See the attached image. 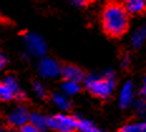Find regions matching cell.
I'll list each match as a JSON object with an SVG mask.
<instances>
[{
	"mask_svg": "<svg viewBox=\"0 0 146 132\" xmlns=\"http://www.w3.org/2000/svg\"><path fill=\"white\" fill-rule=\"evenodd\" d=\"M102 28L112 38H120L129 29V13L118 4H110L102 11Z\"/></svg>",
	"mask_w": 146,
	"mask_h": 132,
	"instance_id": "6da1fadb",
	"label": "cell"
},
{
	"mask_svg": "<svg viewBox=\"0 0 146 132\" xmlns=\"http://www.w3.org/2000/svg\"><path fill=\"white\" fill-rule=\"evenodd\" d=\"M86 88L92 96L97 98H108L115 87V77L112 72H107L102 78H97L93 76H88L84 78Z\"/></svg>",
	"mask_w": 146,
	"mask_h": 132,
	"instance_id": "7a4b0ae2",
	"label": "cell"
},
{
	"mask_svg": "<svg viewBox=\"0 0 146 132\" xmlns=\"http://www.w3.org/2000/svg\"><path fill=\"white\" fill-rule=\"evenodd\" d=\"M80 119L68 115H56L48 118V127L58 132H76L78 131Z\"/></svg>",
	"mask_w": 146,
	"mask_h": 132,
	"instance_id": "3957f363",
	"label": "cell"
},
{
	"mask_svg": "<svg viewBox=\"0 0 146 132\" xmlns=\"http://www.w3.org/2000/svg\"><path fill=\"white\" fill-rule=\"evenodd\" d=\"M27 50L34 57H43L47 53V44L40 35L35 33H27L23 38Z\"/></svg>",
	"mask_w": 146,
	"mask_h": 132,
	"instance_id": "277c9868",
	"label": "cell"
},
{
	"mask_svg": "<svg viewBox=\"0 0 146 132\" xmlns=\"http://www.w3.org/2000/svg\"><path fill=\"white\" fill-rule=\"evenodd\" d=\"M20 92L18 82L15 77L9 76L0 83V99L1 101H10L17 97V94Z\"/></svg>",
	"mask_w": 146,
	"mask_h": 132,
	"instance_id": "5b68a950",
	"label": "cell"
},
{
	"mask_svg": "<svg viewBox=\"0 0 146 132\" xmlns=\"http://www.w3.org/2000/svg\"><path fill=\"white\" fill-rule=\"evenodd\" d=\"M60 66L58 62H56L52 58H43L39 62L38 70L40 73V76L45 77V78H54V77L60 74Z\"/></svg>",
	"mask_w": 146,
	"mask_h": 132,
	"instance_id": "8992f818",
	"label": "cell"
},
{
	"mask_svg": "<svg viewBox=\"0 0 146 132\" xmlns=\"http://www.w3.org/2000/svg\"><path fill=\"white\" fill-rule=\"evenodd\" d=\"M29 118H30V115H29L28 109L24 108V107H22V106H19L9 113L8 122H9V125L14 126V127H17V126L22 127V126L28 123Z\"/></svg>",
	"mask_w": 146,
	"mask_h": 132,
	"instance_id": "52a82bcc",
	"label": "cell"
},
{
	"mask_svg": "<svg viewBox=\"0 0 146 132\" xmlns=\"http://www.w3.org/2000/svg\"><path fill=\"white\" fill-rule=\"evenodd\" d=\"M60 76L64 78V81L67 82H76V83H80V82L84 81V73L81 68H78L77 66H73V64H68V66L62 67L60 69Z\"/></svg>",
	"mask_w": 146,
	"mask_h": 132,
	"instance_id": "ba28073f",
	"label": "cell"
},
{
	"mask_svg": "<svg viewBox=\"0 0 146 132\" xmlns=\"http://www.w3.org/2000/svg\"><path fill=\"white\" fill-rule=\"evenodd\" d=\"M123 8L129 14H142L146 11V0H125Z\"/></svg>",
	"mask_w": 146,
	"mask_h": 132,
	"instance_id": "9c48e42d",
	"label": "cell"
},
{
	"mask_svg": "<svg viewBox=\"0 0 146 132\" xmlns=\"http://www.w3.org/2000/svg\"><path fill=\"white\" fill-rule=\"evenodd\" d=\"M146 40V28H139L131 36V44L133 48H140Z\"/></svg>",
	"mask_w": 146,
	"mask_h": 132,
	"instance_id": "30bf717a",
	"label": "cell"
},
{
	"mask_svg": "<svg viewBox=\"0 0 146 132\" xmlns=\"http://www.w3.org/2000/svg\"><path fill=\"white\" fill-rule=\"evenodd\" d=\"M29 121H30V123L34 125L39 131L48 127V118H45L44 116L39 115V113H33V115H30Z\"/></svg>",
	"mask_w": 146,
	"mask_h": 132,
	"instance_id": "8fae6325",
	"label": "cell"
},
{
	"mask_svg": "<svg viewBox=\"0 0 146 132\" xmlns=\"http://www.w3.org/2000/svg\"><path fill=\"white\" fill-rule=\"evenodd\" d=\"M131 98H132V86L131 83H126L122 90V93H121V106L126 107L129 106V103L131 102Z\"/></svg>",
	"mask_w": 146,
	"mask_h": 132,
	"instance_id": "7c38bea8",
	"label": "cell"
},
{
	"mask_svg": "<svg viewBox=\"0 0 146 132\" xmlns=\"http://www.w3.org/2000/svg\"><path fill=\"white\" fill-rule=\"evenodd\" d=\"M118 132H146V121L126 125L122 128H120Z\"/></svg>",
	"mask_w": 146,
	"mask_h": 132,
	"instance_id": "4fadbf2b",
	"label": "cell"
},
{
	"mask_svg": "<svg viewBox=\"0 0 146 132\" xmlns=\"http://www.w3.org/2000/svg\"><path fill=\"white\" fill-rule=\"evenodd\" d=\"M78 131L80 132H102L100 128H97L92 122L86 121V119H80V123H78Z\"/></svg>",
	"mask_w": 146,
	"mask_h": 132,
	"instance_id": "5bb4252c",
	"label": "cell"
},
{
	"mask_svg": "<svg viewBox=\"0 0 146 132\" xmlns=\"http://www.w3.org/2000/svg\"><path fill=\"white\" fill-rule=\"evenodd\" d=\"M62 90L66 94H76L77 92H80L81 87L78 83L76 82H67L64 81V83L62 84Z\"/></svg>",
	"mask_w": 146,
	"mask_h": 132,
	"instance_id": "9a60e30c",
	"label": "cell"
},
{
	"mask_svg": "<svg viewBox=\"0 0 146 132\" xmlns=\"http://www.w3.org/2000/svg\"><path fill=\"white\" fill-rule=\"evenodd\" d=\"M52 99L56 103V106L60 107V108H64V109L69 108V101L67 99L66 96H63V94H53Z\"/></svg>",
	"mask_w": 146,
	"mask_h": 132,
	"instance_id": "2e32d148",
	"label": "cell"
},
{
	"mask_svg": "<svg viewBox=\"0 0 146 132\" xmlns=\"http://www.w3.org/2000/svg\"><path fill=\"white\" fill-rule=\"evenodd\" d=\"M20 132H40V131H39L34 125L27 123V125H24V126L20 127Z\"/></svg>",
	"mask_w": 146,
	"mask_h": 132,
	"instance_id": "e0dca14e",
	"label": "cell"
},
{
	"mask_svg": "<svg viewBox=\"0 0 146 132\" xmlns=\"http://www.w3.org/2000/svg\"><path fill=\"white\" fill-rule=\"evenodd\" d=\"M34 91L38 93L39 97H45V90H44V87L40 83H38V82H35V83H34Z\"/></svg>",
	"mask_w": 146,
	"mask_h": 132,
	"instance_id": "ac0fdd59",
	"label": "cell"
},
{
	"mask_svg": "<svg viewBox=\"0 0 146 132\" xmlns=\"http://www.w3.org/2000/svg\"><path fill=\"white\" fill-rule=\"evenodd\" d=\"M90 1H91V0H69V3H71V4H73L74 7H78V8L84 7V5H87Z\"/></svg>",
	"mask_w": 146,
	"mask_h": 132,
	"instance_id": "d6986e66",
	"label": "cell"
},
{
	"mask_svg": "<svg viewBox=\"0 0 146 132\" xmlns=\"http://www.w3.org/2000/svg\"><path fill=\"white\" fill-rule=\"evenodd\" d=\"M5 64H7V58H5V56L1 53V52H0V70L4 68Z\"/></svg>",
	"mask_w": 146,
	"mask_h": 132,
	"instance_id": "ffe728a7",
	"label": "cell"
},
{
	"mask_svg": "<svg viewBox=\"0 0 146 132\" xmlns=\"http://www.w3.org/2000/svg\"><path fill=\"white\" fill-rule=\"evenodd\" d=\"M141 93H142V96L146 97V77H145V79H144V87H142Z\"/></svg>",
	"mask_w": 146,
	"mask_h": 132,
	"instance_id": "44dd1931",
	"label": "cell"
},
{
	"mask_svg": "<svg viewBox=\"0 0 146 132\" xmlns=\"http://www.w3.org/2000/svg\"><path fill=\"white\" fill-rule=\"evenodd\" d=\"M7 132H20V130L18 131V130H15V128H10V130H8Z\"/></svg>",
	"mask_w": 146,
	"mask_h": 132,
	"instance_id": "7402d4cb",
	"label": "cell"
},
{
	"mask_svg": "<svg viewBox=\"0 0 146 132\" xmlns=\"http://www.w3.org/2000/svg\"><path fill=\"white\" fill-rule=\"evenodd\" d=\"M0 132H4V130H3V127L0 126Z\"/></svg>",
	"mask_w": 146,
	"mask_h": 132,
	"instance_id": "603a6c76",
	"label": "cell"
}]
</instances>
